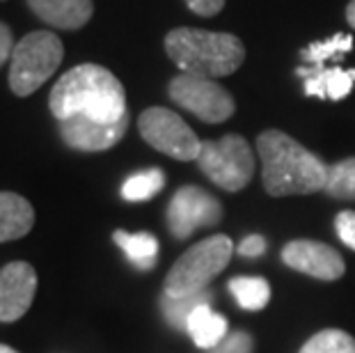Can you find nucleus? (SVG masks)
<instances>
[{"label": "nucleus", "mask_w": 355, "mask_h": 353, "mask_svg": "<svg viewBox=\"0 0 355 353\" xmlns=\"http://www.w3.org/2000/svg\"><path fill=\"white\" fill-rule=\"evenodd\" d=\"M211 298H214V294H211L209 289H202L198 294H188V296L163 294V298H161L163 317L168 319V324L175 326L177 330H186L191 314L198 310L200 305H211Z\"/></svg>", "instance_id": "obj_18"}, {"label": "nucleus", "mask_w": 355, "mask_h": 353, "mask_svg": "<svg viewBox=\"0 0 355 353\" xmlns=\"http://www.w3.org/2000/svg\"><path fill=\"white\" fill-rule=\"evenodd\" d=\"M35 225V209L24 195L0 191V243L24 239Z\"/></svg>", "instance_id": "obj_15"}, {"label": "nucleus", "mask_w": 355, "mask_h": 353, "mask_svg": "<svg viewBox=\"0 0 355 353\" xmlns=\"http://www.w3.org/2000/svg\"><path fill=\"white\" fill-rule=\"evenodd\" d=\"M0 353H19V351H14L12 347H5V344H0Z\"/></svg>", "instance_id": "obj_30"}, {"label": "nucleus", "mask_w": 355, "mask_h": 353, "mask_svg": "<svg viewBox=\"0 0 355 353\" xmlns=\"http://www.w3.org/2000/svg\"><path fill=\"white\" fill-rule=\"evenodd\" d=\"M64 58L62 40L49 30H35L17 42L10 64V87L17 96L37 92L53 74L60 69Z\"/></svg>", "instance_id": "obj_4"}, {"label": "nucleus", "mask_w": 355, "mask_h": 353, "mask_svg": "<svg viewBox=\"0 0 355 353\" xmlns=\"http://www.w3.org/2000/svg\"><path fill=\"white\" fill-rule=\"evenodd\" d=\"M353 49V37L346 33H337L330 35L328 40L323 42H312L300 51V60L305 64H326V60H335V62H342L346 53Z\"/></svg>", "instance_id": "obj_19"}, {"label": "nucleus", "mask_w": 355, "mask_h": 353, "mask_svg": "<svg viewBox=\"0 0 355 353\" xmlns=\"http://www.w3.org/2000/svg\"><path fill=\"white\" fill-rule=\"evenodd\" d=\"M165 53L184 74L202 78H223L243 64L245 46L236 35L230 33L175 28L165 35Z\"/></svg>", "instance_id": "obj_3"}, {"label": "nucleus", "mask_w": 355, "mask_h": 353, "mask_svg": "<svg viewBox=\"0 0 355 353\" xmlns=\"http://www.w3.org/2000/svg\"><path fill=\"white\" fill-rule=\"evenodd\" d=\"M170 99L207 124L227 122L236 110L234 96L214 78L179 74L170 80Z\"/></svg>", "instance_id": "obj_8"}, {"label": "nucleus", "mask_w": 355, "mask_h": 353, "mask_svg": "<svg viewBox=\"0 0 355 353\" xmlns=\"http://www.w3.org/2000/svg\"><path fill=\"white\" fill-rule=\"evenodd\" d=\"M282 261L298 273H305L316 280H339L344 275V259L335 248L309 239H298L284 246Z\"/></svg>", "instance_id": "obj_10"}, {"label": "nucleus", "mask_w": 355, "mask_h": 353, "mask_svg": "<svg viewBox=\"0 0 355 353\" xmlns=\"http://www.w3.org/2000/svg\"><path fill=\"white\" fill-rule=\"evenodd\" d=\"M128 129V112L117 122H96L89 117H67L60 119V136L71 149L78 152H105L124 138Z\"/></svg>", "instance_id": "obj_11"}, {"label": "nucleus", "mask_w": 355, "mask_h": 353, "mask_svg": "<svg viewBox=\"0 0 355 353\" xmlns=\"http://www.w3.org/2000/svg\"><path fill=\"white\" fill-rule=\"evenodd\" d=\"M184 3L198 17H216L225 7V0H184Z\"/></svg>", "instance_id": "obj_27"}, {"label": "nucleus", "mask_w": 355, "mask_h": 353, "mask_svg": "<svg viewBox=\"0 0 355 353\" xmlns=\"http://www.w3.org/2000/svg\"><path fill=\"white\" fill-rule=\"evenodd\" d=\"M346 24L351 26V30H355V0H351L346 7Z\"/></svg>", "instance_id": "obj_29"}, {"label": "nucleus", "mask_w": 355, "mask_h": 353, "mask_svg": "<svg viewBox=\"0 0 355 353\" xmlns=\"http://www.w3.org/2000/svg\"><path fill=\"white\" fill-rule=\"evenodd\" d=\"M188 333L200 349H214L227 337V319L211 310V305H200L188 319Z\"/></svg>", "instance_id": "obj_16"}, {"label": "nucleus", "mask_w": 355, "mask_h": 353, "mask_svg": "<svg viewBox=\"0 0 355 353\" xmlns=\"http://www.w3.org/2000/svg\"><path fill=\"white\" fill-rule=\"evenodd\" d=\"M140 136L156 152H161L177 161H198L202 152V140L195 131L181 119L175 110L154 106L142 110L138 117Z\"/></svg>", "instance_id": "obj_7"}, {"label": "nucleus", "mask_w": 355, "mask_h": 353, "mask_svg": "<svg viewBox=\"0 0 355 353\" xmlns=\"http://www.w3.org/2000/svg\"><path fill=\"white\" fill-rule=\"evenodd\" d=\"M223 221V205L200 186H181L168 205V225L172 236L184 241L202 227H214Z\"/></svg>", "instance_id": "obj_9"}, {"label": "nucleus", "mask_w": 355, "mask_h": 353, "mask_svg": "<svg viewBox=\"0 0 355 353\" xmlns=\"http://www.w3.org/2000/svg\"><path fill=\"white\" fill-rule=\"evenodd\" d=\"M234 252L230 236L216 234L181 255L165 277V294L168 296H188L207 289V284L227 268Z\"/></svg>", "instance_id": "obj_5"}, {"label": "nucleus", "mask_w": 355, "mask_h": 353, "mask_svg": "<svg viewBox=\"0 0 355 353\" xmlns=\"http://www.w3.org/2000/svg\"><path fill=\"white\" fill-rule=\"evenodd\" d=\"M296 76L303 78V87L307 96H319V99L342 101L351 94L355 85V69H342V67L323 64H305L298 67Z\"/></svg>", "instance_id": "obj_13"}, {"label": "nucleus", "mask_w": 355, "mask_h": 353, "mask_svg": "<svg viewBox=\"0 0 355 353\" xmlns=\"http://www.w3.org/2000/svg\"><path fill=\"white\" fill-rule=\"evenodd\" d=\"M236 252L241 255V257H248V259L261 257V255L266 252V239L259 236V234H250V236H245L243 241L239 243Z\"/></svg>", "instance_id": "obj_26"}, {"label": "nucleus", "mask_w": 355, "mask_h": 353, "mask_svg": "<svg viewBox=\"0 0 355 353\" xmlns=\"http://www.w3.org/2000/svg\"><path fill=\"white\" fill-rule=\"evenodd\" d=\"M230 291L243 310L259 312L268 305L270 287L263 277H234L230 280Z\"/></svg>", "instance_id": "obj_20"}, {"label": "nucleus", "mask_w": 355, "mask_h": 353, "mask_svg": "<svg viewBox=\"0 0 355 353\" xmlns=\"http://www.w3.org/2000/svg\"><path fill=\"white\" fill-rule=\"evenodd\" d=\"M257 152L261 159L263 189L273 198L312 195L326 186L328 165L282 131L259 133Z\"/></svg>", "instance_id": "obj_2"}, {"label": "nucleus", "mask_w": 355, "mask_h": 353, "mask_svg": "<svg viewBox=\"0 0 355 353\" xmlns=\"http://www.w3.org/2000/svg\"><path fill=\"white\" fill-rule=\"evenodd\" d=\"M112 239H115V243L126 252V257L133 266L147 271V268H152L156 264V255H158L156 236L147 234V232L128 234V232H124V230H117L115 234H112Z\"/></svg>", "instance_id": "obj_17"}, {"label": "nucleus", "mask_w": 355, "mask_h": 353, "mask_svg": "<svg viewBox=\"0 0 355 353\" xmlns=\"http://www.w3.org/2000/svg\"><path fill=\"white\" fill-rule=\"evenodd\" d=\"M14 46H17V44H14L10 26H5L3 21H0V67H3L7 60H12Z\"/></svg>", "instance_id": "obj_28"}, {"label": "nucleus", "mask_w": 355, "mask_h": 353, "mask_svg": "<svg viewBox=\"0 0 355 353\" xmlns=\"http://www.w3.org/2000/svg\"><path fill=\"white\" fill-rule=\"evenodd\" d=\"M335 230H337V236L342 239V243H346L351 250H355V212L337 214Z\"/></svg>", "instance_id": "obj_25"}, {"label": "nucleus", "mask_w": 355, "mask_h": 353, "mask_svg": "<svg viewBox=\"0 0 355 353\" xmlns=\"http://www.w3.org/2000/svg\"><path fill=\"white\" fill-rule=\"evenodd\" d=\"M198 165L209 177V182L230 193H236L252 182L254 154L243 136L230 133L220 140L202 142Z\"/></svg>", "instance_id": "obj_6"}, {"label": "nucleus", "mask_w": 355, "mask_h": 353, "mask_svg": "<svg viewBox=\"0 0 355 353\" xmlns=\"http://www.w3.org/2000/svg\"><path fill=\"white\" fill-rule=\"evenodd\" d=\"M252 349H254L252 337L239 330V333H232L225 337L218 347L209 349V353H252Z\"/></svg>", "instance_id": "obj_24"}, {"label": "nucleus", "mask_w": 355, "mask_h": 353, "mask_svg": "<svg viewBox=\"0 0 355 353\" xmlns=\"http://www.w3.org/2000/svg\"><path fill=\"white\" fill-rule=\"evenodd\" d=\"M37 19L60 30H78L94 14L92 0H28Z\"/></svg>", "instance_id": "obj_14"}, {"label": "nucleus", "mask_w": 355, "mask_h": 353, "mask_svg": "<svg viewBox=\"0 0 355 353\" xmlns=\"http://www.w3.org/2000/svg\"><path fill=\"white\" fill-rule=\"evenodd\" d=\"M37 291V273L28 261H12L0 268V321L21 319L30 310Z\"/></svg>", "instance_id": "obj_12"}, {"label": "nucleus", "mask_w": 355, "mask_h": 353, "mask_svg": "<svg viewBox=\"0 0 355 353\" xmlns=\"http://www.w3.org/2000/svg\"><path fill=\"white\" fill-rule=\"evenodd\" d=\"M49 108L58 122L80 115L110 124L126 115V92L115 74L87 62L60 76L51 89Z\"/></svg>", "instance_id": "obj_1"}, {"label": "nucleus", "mask_w": 355, "mask_h": 353, "mask_svg": "<svg viewBox=\"0 0 355 353\" xmlns=\"http://www.w3.org/2000/svg\"><path fill=\"white\" fill-rule=\"evenodd\" d=\"M323 191L335 200H355V156L328 165Z\"/></svg>", "instance_id": "obj_22"}, {"label": "nucleus", "mask_w": 355, "mask_h": 353, "mask_svg": "<svg viewBox=\"0 0 355 353\" xmlns=\"http://www.w3.org/2000/svg\"><path fill=\"white\" fill-rule=\"evenodd\" d=\"M165 186V175L163 170L152 168L142 170L138 175H131L122 186V198L126 202H145L158 195Z\"/></svg>", "instance_id": "obj_21"}, {"label": "nucleus", "mask_w": 355, "mask_h": 353, "mask_svg": "<svg viewBox=\"0 0 355 353\" xmlns=\"http://www.w3.org/2000/svg\"><path fill=\"white\" fill-rule=\"evenodd\" d=\"M300 353H355V340L344 330L328 328L309 337Z\"/></svg>", "instance_id": "obj_23"}]
</instances>
